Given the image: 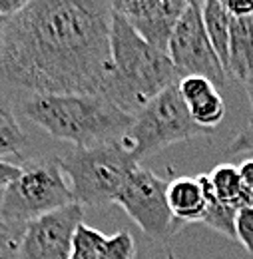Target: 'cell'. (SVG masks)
Segmentation results:
<instances>
[{"label":"cell","instance_id":"6da1fadb","mask_svg":"<svg viewBox=\"0 0 253 259\" xmlns=\"http://www.w3.org/2000/svg\"><path fill=\"white\" fill-rule=\"evenodd\" d=\"M110 28L112 2L28 0L8 18L0 78L26 96H104Z\"/></svg>","mask_w":253,"mask_h":259},{"label":"cell","instance_id":"7a4b0ae2","mask_svg":"<svg viewBox=\"0 0 253 259\" xmlns=\"http://www.w3.org/2000/svg\"><path fill=\"white\" fill-rule=\"evenodd\" d=\"M18 110L34 126L56 140L74 144V148L120 140L134 122V116L94 94L26 96L20 100Z\"/></svg>","mask_w":253,"mask_h":259},{"label":"cell","instance_id":"3957f363","mask_svg":"<svg viewBox=\"0 0 253 259\" xmlns=\"http://www.w3.org/2000/svg\"><path fill=\"white\" fill-rule=\"evenodd\" d=\"M110 52L112 74L104 98L130 116H136L152 98L180 82L170 56L144 42L114 8Z\"/></svg>","mask_w":253,"mask_h":259},{"label":"cell","instance_id":"277c9868","mask_svg":"<svg viewBox=\"0 0 253 259\" xmlns=\"http://www.w3.org/2000/svg\"><path fill=\"white\" fill-rule=\"evenodd\" d=\"M74 201L58 156L38 158L20 165V174L0 195V222L14 233L30 222L62 209Z\"/></svg>","mask_w":253,"mask_h":259},{"label":"cell","instance_id":"5b68a950","mask_svg":"<svg viewBox=\"0 0 253 259\" xmlns=\"http://www.w3.org/2000/svg\"><path fill=\"white\" fill-rule=\"evenodd\" d=\"M58 158L74 201L82 207L114 203L126 180L140 165L120 140L92 148H74Z\"/></svg>","mask_w":253,"mask_h":259},{"label":"cell","instance_id":"8992f818","mask_svg":"<svg viewBox=\"0 0 253 259\" xmlns=\"http://www.w3.org/2000/svg\"><path fill=\"white\" fill-rule=\"evenodd\" d=\"M209 134L212 132L193 124L190 108L180 96L178 84H174L152 98L134 116L132 126L120 138V142L130 152V156L140 163V160L154 156L172 144L188 142Z\"/></svg>","mask_w":253,"mask_h":259},{"label":"cell","instance_id":"52a82bcc","mask_svg":"<svg viewBox=\"0 0 253 259\" xmlns=\"http://www.w3.org/2000/svg\"><path fill=\"white\" fill-rule=\"evenodd\" d=\"M167 180L159 178L152 169L138 165L114 201L148 237L156 241L170 239L180 227L167 205Z\"/></svg>","mask_w":253,"mask_h":259},{"label":"cell","instance_id":"ba28073f","mask_svg":"<svg viewBox=\"0 0 253 259\" xmlns=\"http://www.w3.org/2000/svg\"><path fill=\"white\" fill-rule=\"evenodd\" d=\"M203 2L191 0L188 2L180 22L176 24L170 38L167 56L176 68L180 80L186 76H203L216 88L225 86L227 72L222 66L201 20Z\"/></svg>","mask_w":253,"mask_h":259},{"label":"cell","instance_id":"9c48e42d","mask_svg":"<svg viewBox=\"0 0 253 259\" xmlns=\"http://www.w3.org/2000/svg\"><path fill=\"white\" fill-rule=\"evenodd\" d=\"M84 224V207L70 203L22 229L12 259H70L74 235Z\"/></svg>","mask_w":253,"mask_h":259},{"label":"cell","instance_id":"30bf717a","mask_svg":"<svg viewBox=\"0 0 253 259\" xmlns=\"http://www.w3.org/2000/svg\"><path fill=\"white\" fill-rule=\"evenodd\" d=\"M186 0H116L112 8L126 18L136 34L152 48L167 54L170 38L180 22Z\"/></svg>","mask_w":253,"mask_h":259},{"label":"cell","instance_id":"8fae6325","mask_svg":"<svg viewBox=\"0 0 253 259\" xmlns=\"http://www.w3.org/2000/svg\"><path fill=\"white\" fill-rule=\"evenodd\" d=\"M167 205L178 226L201 222L207 201L197 178H174L167 184Z\"/></svg>","mask_w":253,"mask_h":259},{"label":"cell","instance_id":"7c38bea8","mask_svg":"<svg viewBox=\"0 0 253 259\" xmlns=\"http://www.w3.org/2000/svg\"><path fill=\"white\" fill-rule=\"evenodd\" d=\"M253 70V18H231L229 48H227V76L245 80Z\"/></svg>","mask_w":253,"mask_h":259},{"label":"cell","instance_id":"4fadbf2b","mask_svg":"<svg viewBox=\"0 0 253 259\" xmlns=\"http://www.w3.org/2000/svg\"><path fill=\"white\" fill-rule=\"evenodd\" d=\"M207 184L212 194L222 203L235 207L237 211L253 205V192L243 188L239 169L233 163H220L207 174Z\"/></svg>","mask_w":253,"mask_h":259},{"label":"cell","instance_id":"5bb4252c","mask_svg":"<svg viewBox=\"0 0 253 259\" xmlns=\"http://www.w3.org/2000/svg\"><path fill=\"white\" fill-rule=\"evenodd\" d=\"M201 20L205 34L220 58L222 66H227V48H229V28H231V16L225 10L222 0H207L201 6Z\"/></svg>","mask_w":253,"mask_h":259},{"label":"cell","instance_id":"9a60e30c","mask_svg":"<svg viewBox=\"0 0 253 259\" xmlns=\"http://www.w3.org/2000/svg\"><path fill=\"white\" fill-rule=\"evenodd\" d=\"M197 180H199V184L203 188L205 201H207V207H205V213H203L201 224H205L207 227H212L214 231L225 235L227 239H235V218H237V209L231 207V205L222 203L216 195L212 194L209 184H207V174H199Z\"/></svg>","mask_w":253,"mask_h":259},{"label":"cell","instance_id":"2e32d148","mask_svg":"<svg viewBox=\"0 0 253 259\" xmlns=\"http://www.w3.org/2000/svg\"><path fill=\"white\" fill-rule=\"evenodd\" d=\"M28 138L20 126L14 110L0 98V160L20 156Z\"/></svg>","mask_w":253,"mask_h":259},{"label":"cell","instance_id":"e0dca14e","mask_svg":"<svg viewBox=\"0 0 253 259\" xmlns=\"http://www.w3.org/2000/svg\"><path fill=\"white\" fill-rule=\"evenodd\" d=\"M188 108H190V116L193 124L207 130V132H214L225 118V102H223L220 92H214L212 96L203 98Z\"/></svg>","mask_w":253,"mask_h":259},{"label":"cell","instance_id":"ac0fdd59","mask_svg":"<svg viewBox=\"0 0 253 259\" xmlns=\"http://www.w3.org/2000/svg\"><path fill=\"white\" fill-rule=\"evenodd\" d=\"M106 237L102 231H98L94 227L80 224L74 235V243H72V253L70 259H104V243Z\"/></svg>","mask_w":253,"mask_h":259},{"label":"cell","instance_id":"d6986e66","mask_svg":"<svg viewBox=\"0 0 253 259\" xmlns=\"http://www.w3.org/2000/svg\"><path fill=\"white\" fill-rule=\"evenodd\" d=\"M178 90H180V96L184 98V102L191 106L203 98L212 96L214 92H218V88L203 76H186L178 82Z\"/></svg>","mask_w":253,"mask_h":259},{"label":"cell","instance_id":"ffe728a7","mask_svg":"<svg viewBox=\"0 0 253 259\" xmlns=\"http://www.w3.org/2000/svg\"><path fill=\"white\" fill-rule=\"evenodd\" d=\"M104 259H136V241L130 231H118L106 237Z\"/></svg>","mask_w":253,"mask_h":259},{"label":"cell","instance_id":"44dd1931","mask_svg":"<svg viewBox=\"0 0 253 259\" xmlns=\"http://www.w3.org/2000/svg\"><path fill=\"white\" fill-rule=\"evenodd\" d=\"M235 239L245 247V251L253 255V205L237 211L235 218Z\"/></svg>","mask_w":253,"mask_h":259},{"label":"cell","instance_id":"7402d4cb","mask_svg":"<svg viewBox=\"0 0 253 259\" xmlns=\"http://www.w3.org/2000/svg\"><path fill=\"white\" fill-rule=\"evenodd\" d=\"M241 152H253V120L237 132V136L225 148V156H237Z\"/></svg>","mask_w":253,"mask_h":259},{"label":"cell","instance_id":"603a6c76","mask_svg":"<svg viewBox=\"0 0 253 259\" xmlns=\"http://www.w3.org/2000/svg\"><path fill=\"white\" fill-rule=\"evenodd\" d=\"M223 6L231 18H253V0H225Z\"/></svg>","mask_w":253,"mask_h":259},{"label":"cell","instance_id":"cb8c5ba5","mask_svg":"<svg viewBox=\"0 0 253 259\" xmlns=\"http://www.w3.org/2000/svg\"><path fill=\"white\" fill-rule=\"evenodd\" d=\"M18 237H20L18 233H14L12 229H8V227L0 222V259L8 257V255L14 253L16 243H18Z\"/></svg>","mask_w":253,"mask_h":259},{"label":"cell","instance_id":"d4e9b609","mask_svg":"<svg viewBox=\"0 0 253 259\" xmlns=\"http://www.w3.org/2000/svg\"><path fill=\"white\" fill-rule=\"evenodd\" d=\"M20 174V165L0 160V190H4L12 180H16Z\"/></svg>","mask_w":253,"mask_h":259},{"label":"cell","instance_id":"484cf974","mask_svg":"<svg viewBox=\"0 0 253 259\" xmlns=\"http://www.w3.org/2000/svg\"><path fill=\"white\" fill-rule=\"evenodd\" d=\"M237 169H239V178H241L243 188L253 192V160H245L241 165H237Z\"/></svg>","mask_w":253,"mask_h":259},{"label":"cell","instance_id":"4316f807","mask_svg":"<svg viewBox=\"0 0 253 259\" xmlns=\"http://www.w3.org/2000/svg\"><path fill=\"white\" fill-rule=\"evenodd\" d=\"M243 86H245V92H247V98H249V104H251V110H253V70L245 76Z\"/></svg>","mask_w":253,"mask_h":259},{"label":"cell","instance_id":"83f0119b","mask_svg":"<svg viewBox=\"0 0 253 259\" xmlns=\"http://www.w3.org/2000/svg\"><path fill=\"white\" fill-rule=\"evenodd\" d=\"M6 24H8V18H6V16H0V52H2V42H4V32H6Z\"/></svg>","mask_w":253,"mask_h":259},{"label":"cell","instance_id":"f1b7e54d","mask_svg":"<svg viewBox=\"0 0 253 259\" xmlns=\"http://www.w3.org/2000/svg\"><path fill=\"white\" fill-rule=\"evenodd\" d=\"M167 259H178V255H176L172 249H167Z\"/></svg>","mask_w":253,"mask_h":259}]
</instances>
